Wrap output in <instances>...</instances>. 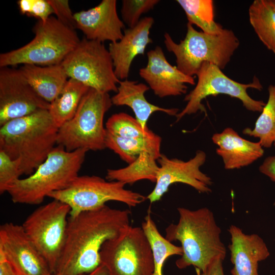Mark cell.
Wrapping results in <instances>:
<instances>
[{
  "label": "cell",
  "instance_id": "obj_1",
  "mask_svg": "<svg viewBox=\"0 0 275 275\" xmlns=\"http://www.w3.org/2000/svg\"><path fill=\"white\" fill-rule=\"evenodd\" d=\"M130 211L106 205L96 209L69 216L66 238L56 272L83 275L101 264L104 243L129 225Z\"/></svg>",
  "mask_w": 275,
  "mask_h": 275
},
{
  "label": "cell",
  "instance_id": "obj_15",
  "mask_svg": "<svg viewBox=\"0 0 275 275\" xmlns=\"http://www.w3.org/2000/svg\"><path fill=\"white\" fill-rule=\"evenodd\" d=\"M0 251L17 275H50L46 260L25 234L22 225L11 222L0 226Z\"/></svg>",
  "mask_w": 275,
  "mask_h": 275
},
{
  "label": "cell",
  "instance_id": "obj_23",
  "mask_svg": "<svg viewBox=\"0 0 275 275\" xmlns=\"http://www.w3.org/2000/svg\"><path fill=\"white\" fill-rule=\"evenodd\" d=\"M161 155L144 151L128 166L118 169H107L106 179L120 181L125 184H132L142 180L155 183L159 168L157 161Z\"/></svg>",
  "mask_w": 275,
  "mask_h": 275
},
{
  "label": "cell",
  "instance_id": "obj_8",
  "mask_svg": "<svg viewBox=\"0 0 275 275\" xmlns=\"http://www.w3.org/2000/svg\"><path fill=\"white\" fill-rule=\"evenodd\" d=\"M125 185L95 175L78 176L67 187L50 194L48 197L67 204L70 217L100 208L111 201L133 207L146 200L140 193L125 188Z\"/></svg>",
  "mask_w": 275,
  "mask_h": 275
},
{
  "label": "cell",
  "instance_id": "obj_40",
  "mask_svg": "<svg viewBox=\"0 0 275 275\" xmlns=\"http://www.w3.org/2000/svg\"><path fill=\"white\" fill-rule=\"evenodd\" d=\"M273 3H274V4L275 5V0H273Z\"/></svg>",
  "mask_w": 275,
  "mask_h": 275
},
{
  "label": "cell",
  "instance_id": "obj_5",
  "mask_svg": "<svg viewBox=\"0 0 275 275\" xmlns=\"http://www.w3.org/2000/svg\"><path fill=\"white\" fill-rule=\"evenodd\" d=\"M186 26V35L178 43L169 33L164 34V44L175 55L177 68L193 77L205 62L224 69L240 44L234 33L224 29L218 34L211 35L197 31L188 22Z\"/></svg>",
  "mask_w": 275,
  "mask_h": 275
},
{
  "label": "cell",
  "instance_id": "obj_26",
  "mask_svg": "<svg viewBox=\"0 0 275 275\" xmlns=\"http://www.w3.org/2000/svg\"><path fill=\"white\" fill-rule=\"evenodd\" d=\"M161 138L158 135L146 139L124 138L106 130L105 146L118 154L128 164L134 162L144 151H150L161 154Z\"/></svg>",
  "mask_w": 275,
  "mask_h": 275
},
{
  "label": "cell",
  "instance_id": "obj_20",
  "mask_svg": "<svg viewBox=\"0 0 275 275\" xmlns=\"http://www.w3.org/2000/svg\"><path fill=\"white\" fill-rule=\"evenodd\" d=\"M211 139L218 146L216 152L222 157L227 170L249 166L264 154V151L259 142L244 139L230 127L221 133H214Z\"/></svg>",
  "mask_w": 275,
  "mask_h": 275
},
{
  "label": "cell",
  "instance_id": "obj_14",
  "mask_svg": "<svg viewBox=\"0 0 275 275\" xmlns=\"http://www.w3.org/2000/svg\"><path fill=\"white\" fill-rule=\"evenodd\" d=\"M206 159V153L199 150L188 161L169 158L161 154L157 161L159 168L155 187L146 199L150 203L159 201L169 187L176 183L187 184L201 193H210L211 178L200 170Z\"/></svg>",
  "mask_w": 275,
  "mask_h": 275
},
{
  "label": "cell",
  "instance_id": "obj_19",
  "mask_svg": "<svg viewBox=\"0 0 275 275\" xmlns=\"http://www.w3.org/2000/svg\"><path fill=\"white\" fill-rule=\"evenodd\" d=\"M228 232L230 260L233 265L231 275H259V262L270 255L264 240L257 234H246L234 225L230 226Z\"/></svg>",
  "mask_w": 275,
  "mask_h": 275
},
{
  "label": "cell",
  "instance_id": "obj_18",
  "mask_svg": "<svg viewBox=\"0 0 275 275\" xmlns=\"http://www.w3.org/2000/svg\"><path fill=\"white\" fill-rule=\"evenodd\" d=\"M154 23L153 17H143L134 27L125 29L121 39L109 44L115 73L119 80L127 79L134 59L144 54L147 46L152 43L150 34Z\"/></svg>",
  "mask_w": 275,
  "mask_h": 275
},
{
  "label": "cell",
  "instance_id": "obj_41",
  "mask_svg": "<svg viewBox=\"0 0 275 275\" xmlns=\"http://www.w3.org/2000/svg\"></svg>",
  "mask_w": 275,
  "mask_h": 275
},
{
  "label": "cell",
  "instance_id": "obj_9",
  "mask_svg": "<svg viewBox=\"0 0 275 275\" xmlns=\"http://www.w3.org/2000/svg\"><path fill=\"white\" fill-rule=\"evenodd\" d=\"M70 207L54 200L33 211L22 225L33 244L56 273L65 245Z\"/></svg>",
  "mask_w": 275,
  "mask_h": 275
},
{
  "label": "cell",
  "instance_id": "obj_16",
  "mask_svg": "<svg viewBox=\"0 0 275 275\" xmlns=\"http://www.w3.org/2000/svg\"><path fill=\"white\" fill-rule=\"evenodd\" d=\"M147 56V64L140 69L139 75L158 97L185 94L186 84L195 85L193 76L184 74L168 61L159 46L148 51Z\"/></svg>",
  "mask_w": 275,
  "mask_h": 275
},
{
  "label": "cell",
  "instance_id": "obj_27",
  "mask_svg": "<svg viewBox=\"0 0 275 275\" xmlns=\"http://www.w3.org/2000/svg\"><path fill=\"white\" fill-rule=\"evenodd\" d=\"M141 228L151 249L154 263L153 275H163L165 261L173 255L182 256L183 250L181 246L174 245L160 234L150 212L145 217Z\"/></svg>",
  "mask_w": 275,
  "mask_h": 275
},
{
  "label": "cell",
  "instance_id": "obj_17",
  "mask_svg": "<svg viewBox=\"0 0 275 275\" xmlns=\"http://www.w3.org/2000/svg\"><path fill=\"white\" fill-rule=\"evenodd\" d=\"M74 17L76 29L88 40L112 43L123 36L125 24L118 15L116 0H103L93 8L74 13Z\"/></svg>",
  "mask_w": 275,
  "mask_h": 275
},
{
  "label": "cell",
  "instance_id": "obj_32",
  "mask_svg": "<svg viewBox=\"0 0 275 275\" xmlns=\"http://www.w3.org/2000/svg\"><path fill=\"white\" fill-rule=\"evenodd\" d=\"M21 175L19 160L11 159L0 150V194L7 193Z\"/></svg>",
  "mask_w": 275,
  "mask_h": 275
},
{
  "label": "cell",
  "instance_id": "obj_11",
  "mask_svg": "<svg viewBox=\"0 0 275 275\" xmlns=\"http://www.w3.org/2000/svg\"><path fill=\"white\" fill-rule=\"evenodd\" d=\"M61 64L69 78L101 92L117 91L120 80L103 43L85 37Z\"/></svg>",
  "mask_w": 275,
  "mask_h": 275
},
{
  "label": "cell",
  "instance_id": "obj_30",
  "mask_svg": "<svg viewBox=\"0 0 275 275\" xmlns=\"http://www.w3.org/2000/svg\"><path fill=\"white\" fill-rule=\"evenodd\" d=\"M105 128L110 133L124 138L146 139L157 135L149 129L144 130L135 118L123 112L112 115L105 123Z\"/></svg>",
  "mask_w": 275,
  "mask_h": 275
},
{
  "label": "cell",
  "instance_id": "obj_7",
  "mask_svg": "<svg viewBox=\"0 0 275 275\" xmlns=\"http://www.w3.org/2000/svg\"><path fill=\"white\" fill-rule=\"evenodd\" d=\"M113 105L107 93L90 88L74 116L59 128L57 145L68 151L104 149V115Z\"/></svg>",
  "mask_w": 275,
  "mask_h": 275
},
{
  "label": "cell",
  "instance_id": "obj_39",
  "mask_svg": "<svg viewBox=\"0 0 275 275\" xmlns=\"http://www.w3.org/2000/svg\"><path fill=\"white\" fill-rule=\"evenodd\" d=\"M50 275H64L60 272H56V273H51Z\"/></svg>",
  "mask_w": 275,
  "mask_h": 275
},
{
  "label": "cell",
  "instance_id": "obj_33",
  "mask_svg": "<svg viewBox=\"0 0 275 275\" xmlns=\"http://www.w3.org/2000/svg\"><path fill=\"white\" fill-rule=\"evenodd\" d=\"M20 13L33 17L40 21H46L53 14L48 0H19L17 2Z\"/></svg>",
  "mask_w": 275,
  "mask_h": 275
},
{
  "label": "cell",
  "instance_id": "obj_31",
  "mask_svg": "<svg viewBox=\"0 0 275 275\" xmlns=\"http://www.w3.org/2000/svg\"><path fill=\"white\" fill-rule=\"evenodd\" d=\"M159 0H123L121 14L122 21L128 28L134 27L141 20V16L159 3Z\"/></svg>",
  "mask_w": 275,
  "mask_h": 275
},
{
  "label": "cell",
  "instance_id": "obj_12",
  "mask_svg": "<svg viewBox=\"0 0 275 275\" xmlns=\"http://www.w3.org/2000/svg\"><path fill=\"white\" fill-rule=\"evenodd\" d=\"M198 81L195 88L187 94L184 99L187 104L177 116L178 121L185 115L195 114L199 111L206 112L202 101L210 96L225 94L240 100L243 106L252 112H261L266 103L262 100L252 98L248 94V89L259 91L263 89L259 79L254 76L253 81L242 84L228 77L217 66L205 62L197 73Z\"/></svg>",
  "mask_w": 275,
  "mask_h": 275
},
{
  "label": "cell",
  "instance_id": "obj_35",
  "mask_svg": "<svg viewBox=\"0 0 275 275\" xmlns=\"http://www.w3.org/2000/svg\"><path fill=\"white\" fill-rule=\"evenodd\" d=\"M259 170L275 182V155L267 157L259 167Z\"/></svg>",
  "mask_w": 275,
  "mask_h": 275
},
{
  "label": "cell",
  "instance_id": "obj_13",
  "mask_svg": "<svg viewBox=\"0 0 275 275\" xmlns=\"http://www.w3.org/2000/svg\"><path fill=\"white\" fill-rule=\"evenodd\" d=\"M50 103L42 99L19 69L0 67V125L42 109Z\"/></svg>",
  "mask_w": 275,
  "mask_h": 275
},
{
  "label": "cell",
  "instance_id": "obj_29",
  "mask_svg": "<svg viewBox=\"0 0 275 275\" xmlns=\"http://www.w3.org/2000/svg\"><path fill=\"white\" fill-rule=\"evenodd\" d=\"M268 98L253 129H244V134L258 138L262 147L275 146V85L268 88Z\"/></svg>",
  "mask_w": 275,
  "mask_h": 275
},
{
  "label": "cell",
  "instance_id": "obj_2",
  "mask_svg": "<svg viewBox=\"0 0 275 275\" xmlns=\"http://www.w3.org/2000/svg\"><path fill=\"white\" fill-rule=\"evenodd\" d=\"M59 127L48 109L11 120L0 128V150L19 161L22 175L29 176L56 146Z\"/></svg>",
  "mask_w": 275,
  "mask_h": 275
},
{
  "label": "cell",
  "instance_id": "obj_24",
  "mask_svg": "<svg viewBox=\"0 0 275 275\" xmlns=\"http://www.w3.org/2000/svg\"><path fill=\"white\" fill-rule=\"evenodd\" d=\"M250 22L260 40L275 54V5L273 0H255L249 9Z\"/></svg>",
  "mask_w": 275,
  "mask_h": 275
},
{
  "label": "cell",
  "instance_id": "obj_34",
  "mask_svg": "<svg viewBox=\"0 0 275 275\" xmlns=\"http://www.w3.org/2000/svg\"><path fill=\"white\" fill-rule=\"evenodd\" d=\"M53 10L56 18L65 25L76 29L74 13L70 7L68 0H48Z\"/></svg>",
  "mask_w": 275,
  "mask_h": 275
},
{
  "label": "cell",
  "instance_id": "obj_25",
  "mask_svg": "<svg viewBox=\"0 0 275 275\" xmlns=\"http://www.w3.org/2000/svg\"><path fill=\"white\" fill-rule=\"evenodd\" d=\"M90 88L69 78L60 94L51 103L48 109L59 127L75 115L80 102Z\"/></svg>",
  "mask_w": 275,
  "mask_h": 275
},
{
  "label": "cell",
  "instance_id": "obj_22",
  "mask_svg": "<svg viewBox=\"0 0 275 275\" xmlns=\"http://www.w3.org/2000/svg\"><path fill=\"white\" fill-rule=\"evenodd\" d=\"M19 70L37 94L49 103L60 94L69 79L61 64H25Z\"/></svg>",
  "mask_w": 275,
  "mask_h": 275
},
{
  "label": "cell",
  "instance_id": "obj_36",
  "mask_svg": "<svg viewBox=\"0 0 275 275\" xmlns=\"http://www.w3.org/2000/svg\"><path fill=\"white\" fill-rule=\"evenodd\" d=\"M224 260L220 257L215 258L201 275H225L223 266Z\"/></svg>",
  "mask_w": 275,
  "mask_h": 275
},
{
  "label": "cell",
  "instance_id": "obj_37",
  "mask_svg": "<svg viewBox=\"0 0 275 275\" xmlns=\"http://www.w3.org/2000/svg\"><path fill=\"white\" fill-rule=\"evenodd\" d=\"M0 275H17L14 269L1 251Z\"/></svg>",
  "mask_w": 275,
  "mask_h": 275
},
{
  "label": "cell",
  "instance_id": "obj_28",
  "mask_svg": "<svg viewBox=\"0 0 275 275\" xmlns=\"http://www.w3.org/2000/svg\"><path fill=\"white\" fill-rule=\"evenodd\" d=\"M184 11L188 22L200 28L205 33L216 35L224 29L214 20L212 0H177Z\"/></svg>",
  "mask_w": 275,
  "mask_h": 275
},
{
  "label": "cell",
  "instance_id": "obj_21",
  "mask_svg": "<svg viewBox=\"0 0 275 275\" xmlns=\"http://www.w3.org/2000/svg\"><path fill=\"white\" fill-rule=\"evenodd\" d=\"M149 89L145 84L126 79L120 81L116 94L111 97L113 105H126L131 108L135 118L145 130L149 129L147 122L152 114L161 112L176 117L179 113L177 108L161 107L148 102L145 93Z\"/></svg>",
  "mask_w": 275,
  "mask_h": 275
},
{
  "label": "cell",
  "instance_id": "obj_6",
  "mask_svg": "<svg viewBox=\"0 0 275 275\" xmlns=\"http://www.w3.org/2000/svg\"><path fill=\"white\" fill-rule=\"evenodd\" d=\"M33 31L35 36L30 42L1 53L0 67L19 64L59 65L80 41L75 30L53 16L46 21L38 20Z\"/></svg>",
  "mask_w": 275,
  "mask_h": 275
},
{
  "label": "cell",
  "instance_id": "obj_4",
  "mask_svg": "<svg viewBox=\"0 0 275 275\" xmlns=\"http://www.w3.org/2000/svg\"><path fill=\"white\" fill-rule=\"evenodd\" d=\"M85 149L68 151L57 145L31 175L17 180L7 190L15 204L38 205L46 197L67 187L78 176Z\"/></svg>",
  "mask_w": 275,
  "mask_h": 275
},
{
  "label": "cell",
  "instance_id": "obj_3",
  "mask_svg": "<svg viewBox=\"0 0 275 275\" xmlns=\"http://www.w3.org/2000/svg\"><path fill=\"white\" fill-rule=\"evenodd\" d=\"M177 210L178 223L170 224L165 230L168 240H177L181 244L183 253L175 262L177 268L192 265L203 272L215 258L224 260L226 249L213 212L207 207L197 210L178 207Z\"/></svg>",
  "mask_w": 275,
  "mask_h": 275
},
{
  "label": "cell",
  "instance_id": "obj_38",
  "mask_svg": "<svg viewBox=\"0 0 275 275\" xmlns=\"http://www.w3.org/2000/svg\"><path fill=\"white\" fill-rule=\"evenodd\" d=\"M83 275H108V273L105 267L100 264L99 266L93 271Z\"/></svg>",
  "mask_w": 275,
  "mask_h": 275
},
{
  "label": "cell",
  "instance_id": "obj_10",
  "mask_svg": "<svg viewBox=\"0 0 275 275\" xmlns=\"http://www.w3.org/2000/svg\"><path fill=\"white\" fill-rule=\"evenodd\" d=\"M100 256L108 275H153L151 249L141 227L124 228L104 243Z\"/></svg>",
  "mask_w": 275,
  "mask_h": 275
}]
</instances>
